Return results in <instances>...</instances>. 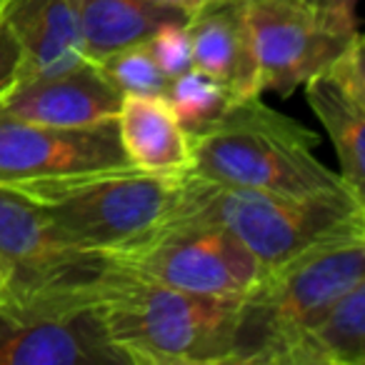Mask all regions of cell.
<instances>
[{
	"instance_id": "cell-1",
	"label": "cell",
	"mask_w": 365,
	"mask_h": 365,
	"mask_svg": "<svg viewBox=\"0 0 365 365\" xmlns=\"http://www.w3.org/2000/svg\"><path fill=\"white\" fill-rule=\"evenodd\" d=\"M238 305L150 283L113 260L93 308L128 365H228Z\"/></svg>"
},
{
	"instance_id": "cell-2",
	"label": "cell",
	"mask_w": 365,
	"mask_h": 365,
	"mask_svg": "<svg viewBox=\"0 0 365 365\" xmlns=\"http://www.w3.org/2000/svg\"><path fill=\"white\" fill-rule=\"evenodd\" d=\"M175 223L225 228L270 270L323 240L365 230V200L353 195L295 198L182 173L165 220V225Z\"/></svg>"
},
{
	"instance_id": "cell-3",
	"label": "cell",
	"mask_w": 365,
	"mask_h": 365,
	"mask_svg": "<svg viewBox=\"0 0 365 365\" xmlns=\"http://www.w3.org/2000/svg\"><path fill=\"white\" fill-rule=\"evenodd\" d=\"M190 173L208 180L295 198L353 195L340 173L315 158L318 135L293 118L263 106L260 96L230 106L213 125L190 133Z\"/></svg>"
},
{
	"instance_id": "cell-4",
	"label": "cell",
	"mask_w": 365,
	"mask_h": 365,
	"mask_svg": "<svg viewBox=\"0 0 365 365\" xmlns=\"http://www.w3.org/2000/svg\"><path fill=\"white\" fill-rule=\"evenodd\" d=\"M365 280V230L323 240L265 270L240 298L228 365H283L290 345Z\"/></svg>"
},
{
	"instance_id": "cell-5",
	"label": "cell",
	"mask_w": 365,
	"mask_h": 365,
	"mask_svg": "<svg viewBox=\"0 0 365 365\" xmlns=\"http://www.w3.org/2000/svg\"><path fill=\"white\" fill-rule=\"evenodd\" d=\"M180 175L140 168L83 173L58 180L16 185L46 218L51 230L76 248L115 258L165 225Z\"/></svg>"
},
{
	"instance_id": "cell-6",
	"label": "cell",
	"mask_w": 365,
	"mask_h": 365,
	"mask_svg": "<svg viewBox=\"0 0 365 365\" xmlns=\"http://www.w3.org/2000/svg\"><path fill=\"white\" fill-rule=\"evenodd\" d=\"M113 258L61 240L18 190L0 188L3 303L36 310L93 308Z\"/></svg>"
},
{
	"instance_id": "cell-7",
	"label": "cell",
	"mask_w": 365,
	"mask_h": 365,
	"mask_svg": "<svg viewBox=\"0 0 365 365\" xmlns=\"http://www.w3.org/2000/svg\"><path fill=\"white\" fill-rule=\"evenodd\" d=\"M113 260L150 283L215 298H243L265 273L233 233L208 223L163 225Z\"/></svg>"
},
{
	"instance_id": "cell-8",
	"label": "cell",
	"mask_w": 365,
	"mask_h": 365,
	"mask_svg": "<svg viewBox=\"0 0 365 365\" xmlns=\"http://www.w3.org/2000/svg\"><path fill=\"white\" fill-rule=\"evenodd\" d=\"M248 16L260 88L283 98L325 71L360 36L355 13L310 0H250Z\"/></svg>"
},
{
	"instance_id": "cell-9",
	"label": "cell",
	"mask_w": 365,
	"mask_h": 365,
	"mask_svg": "<svg viewBox=\"0 0 365 365\" xmlns=\"http://www.w3.org/2000/svg\"><path fill=\"white\" fill-rule=\"evenodd\" d=\"M128 165L115 120L63 128L0 113V188Z\"/></svg>"
},
{
	"instance_id": "cell-10",
	"label": "cell",
	"mask_w": 365,
	"mask_h": 365,
	"mask_svg": "<svg viewBox=\"0 0 365 365\" xmlns=\"http://www.w3.org/2000/svg\"><path fill=\"white\" fill-rule=\"evenodd\" d=\"M0 365H128L96 308L36 310L0 300Z\"/></svg>"
},
{
	"instance_id": "cell-11",
	"label": "cell",
	"mask_w": 365,
	"mask_h": 365,
	"mask_svg": "<svg viewBox=\"0 0 365 365\" xmlns=\"http://www.w3.org/2000/svg\"><path fill=\"white\" fill-rule=\"evenodd\" d=\"M123 93L91 61L58 76L23 78L0 98V113L41 125L81 128L115 120Z\"/></svg>"
},
{
	"instance_id": "cell-12",
	"label": "cell",
	"mask_w": 365,
	"mask_h": 365,
	"mask_svg": "<svg viewBox=\"0 0 365 365\" xmlns=\"http://www.w3.org/2000/svg\"><path fill=\"white\" fill-rule=\"evenodd\" d=\"M363 36L353 38L348 48L325 71L305 81V96L325 125L340 178L355 198H363L365 185V73H363Z\"/></svg>"
},
{
	"instance_id": "cell-13",
	"label": "cell",
	"mask_w": 365,
	"mask_h": 365,
	"mask_svg": "<svg viewBox=\"0 0 365 365\" xmlns=\"http://www.w3.org/2000/svg\"><path fill=\"white\" fill-rule=\"evenodd\" d=\"M248 8L250 0H208L185 23L193 66L223 83L238 101L263 96Z\"/></svg>"
},
{
	"instance_id": "cell-14",
	"label": "cell",
	"mask_w": 365,
	"mask_h": 365,
	"mask_svg": "<svg viewBox=\"0 0 365 365\" xmlns=\"http://www.w3.org/2000/svg\"><path fill=\"white\" fill-rule=\"evenodd\" d=\"M3 21L23 53V78L58 76L86 58L78 0H6Z\"/></svg>"
},
{
	"instance_id": "cell-15",
	"label": "cell",
	"mask_w": 365,
	"mask_h": 365,
	"mask_svg": "<svg viewBox=\"0 0 365 365\" xmlns=\"http://www.w3.org/2000/svg\"><path fill=\"white\" fill-rule=\"evenodd\" d=\"M115 125L120 145L133 168L163 175L190 173V133L178 123L165 98L123 96Z\"/></svg>"
},
{
	"instance_id": "cell-16",
	"label": "cell",
	"mask_w": 365,
	"mask_h": 365,
	"mask_svg": "<svg viewBox=\"0 0 365 365\" xmlns=\"http://www.w3.org/2000/svg\"><path fill=\"white\" fill-rule=\"evenodd\" d=\"M78 13L83 48L91 63L123 48L148 43V38L168 23L188 21V13L158 0H78Z\"/></svg>"
},
{
	"instance_id": "cell-17",
	"label": "cell",
	"mask_w": 365,
	"mask_h": 365,
	"mask_svg": "<svg viewBox=\"0 0 365 365\" xmlns=\"http://www.w3.org/2000/svg\"><path fill=\"white\" fill-rule=\"evenodd\" d=\"M365 363V280L345 290L285 353L283 365Z\"/></svg>"
},
{
	"instance_id": "cell-18",
	"label": "cell",
	"mask_w": 365,
	"mask_h": 365,
	"mask_svg": "<svg viewBox=\"0 0 365 365\" xmlns=\"http://www.w3.org/2000/svg\"><path fill=\"white\" fill-rule=\"evenodd\" d=\"M165 101L175 113L178 123L188 133H195L220 120L230 110V106L238 103V98L220 81L193 66L178 78H173Z\"/></svg>"
},
{
	"instance_id": "cell-19",
	"label": "cell",
	"mask_w": 365,
	"mask_h": 365,
	"mask_svg": "<svg viewBox=\"0 0 365 365\" xmlns=\"http://www.w3.org/2000/svg\"><path fill=\"white\" fill-rule=\"evenodd\" d=\"M106 78L123 93V96H148V98H165L170 78L158 68L153 53L145 43L130 46L106 56L96 63Z\"/></svg>"
},
{
	"instance_id": "cell-20",
	"label": "cell",
	"mask_w": 365,
	"mask_h": 365,
	"mask_svg": "<svg viewBox=\"0 0 365 365\" xmlns=\"http://www.w3.org/2000/svg\"><path fill=\"white\" fill-rule=\"evenodd\" d=\"M185 23H168V26L158 28L145 43L148 51L155 58L158 68L170 81L185 73L188 68H193V48H190V36Z\"/></svg>"
},
{
	"instance_id": "cell-21",
	"label": "cell",
	"mask_w": 365,
	"mask_h": 365,
	"mask_svg": "<svg viewBox=\"0 0 365 365\" xmlns=\"http://www.w3.org/2000/svg\"><path fill=\"white\" fill-rule=\"evenodd\" d=\"M21 68H23L21 46H18L8 23L3 21V11H0V98L6 96L13 88V83L18 81Z\"/></svg>"
},
{
	"instance_id": "cell-22",
	"label": "cell",
	"mask_w": 365,
	"mask_h": 365,
	"mask_svg": "<svg viewBox=\"0 0 365 365\" xmlns=\"http://www.w3.org/2000/svg\"><path fill=\"white\" fill-rule=\"evenodd\" d=\"M158 3H163V6H170V8H178V11L182 13H195L203 3H208V0H158Z\"/></svg>"
},
{
	"instance_id": "cell-23",
	"label": "cell",
	"mask_w": 365,
	"mask_h": 365,
	"mask_svg": "<svg viewBox=\"0 0 365 365\" xmlns=\"http://www.w3.org/2000/svg\"><path fill=\"white\" fill-rule=\"evenodd\" d=\"M315 6L320 8H333V11H350L355 13V6H358V0H310Z\"/></svg>"
},
{
	"instance_id": "cell-24",
	"label": "cell",
	"mask_w": 365,
	"mask_h": 365,
	"mask_svg": "<svg viewBox=\"0 0 365 365\" xmlns=\"http://www.w3.org/2000/svg\"><path fill=\"white\" fill-rule=\"evenodd\" d=\"M0 300H3V283H0Z\"/></svg>"
},
{
	"instance_id": "cell-25",
	"label": "cell",
	"mask_w": 365,
	"mask_h": 365,
	"mask_svg": "<svg viewBox=\"0 0 365 365\" xmlns=\"http://www.w3.org/2000/svg\"><path fill=\"white\" fill-rule=\"evenodd\" d=\"M3 6H6V0H0V11H3Z\"/></svg>"
}]
</instances>
